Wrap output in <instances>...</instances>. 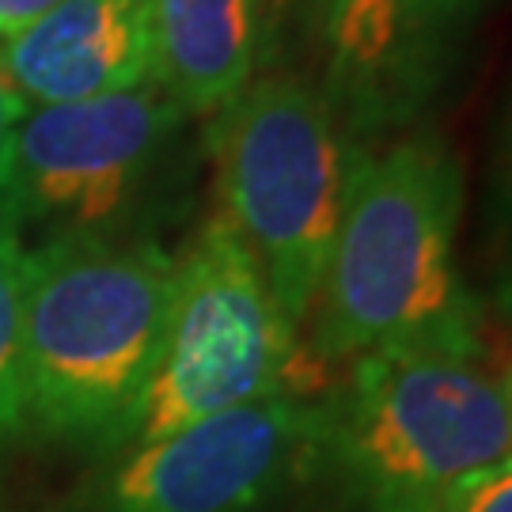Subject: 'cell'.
Wrapping results in <instances>:
<instances>
[{"mask_svg":"<svg viewBox=\"0 0 512 512\" xmlns=\"http://www.w3.org/2000/svg\"><path fill=\"white\" fill-rule=\"evenodd\" d=\"M512 459V395L475 327L361 353L323 403L319 463L365 512H444Z\"/></svg>","mask_w":512,"mask_h":512,"instance_id":"1","label":"cell"},{"mask_svg":"<svg viewBox=\"0 0 512 512\" xmlns=\"http://www.w3.org/2000/svg\"><path fill=\"white\" fill-rule=\"evenodd\" d=\"M463 167L433 133L349 156L346 202L311 311L319 372L361 353L475 327L456 270Z\"/></svg>","mask_w":512,"mask_h":512,"instance_id":"2","label":"cell"},{"mask_svg":"<svg viewBox=\"0 0 512 512\" xmlns=\"http://www.w3.org/2000/svg\"><path fill=\"white\" fill-rule=\"evenodd\" d=\"M175 258L156 243L61 232L27 255V425L46 437L129 444L160 361Z\"/></svg>","mask_w":512,"mask_h":512,"instance_id":"3","label":"cell"},{"mask_svg":"<svg viewBox=\"0 0 512 512\" xmlns=\"http://www.w3.org/2000/svg\"><path fill=\"white\" fill-rule=\"evenodd\" d=\"M220 217L251 247L296 330L308 327L342 220L349 152L338 114L300 76H262L213 114Z\"/></svg>","mask_w":512,"mask_h":512,"instance_id":"4","label":"cell"},{"mask_svg":"<svg viewBox=\"0 0 512 512\" xmlns=\"http://www.w3.org/2000/svg\"><path fill=\"white\" fill-rule=\"evenodd\" d=\"M315 376L258 258L217 213L175 258L164 346L129 448L270 395L308 399Z\"/></svg>","mask_w":512,"mask_h":512,"instance_id":"5","label":"cell"},{"mask_svg":"<svg viewBox=\"0 0 512 512\" xmlns=\"http://www.w3.org/2000/svg\"><path fill=\"white\" fill-rule=\"evenodd\" d=\"M323 403L270 395L129 448L88 512H258L319 463Z\"/></svg>","mask_w":512,"mask_h":512,"instance_id":"6","label":"cell"},{"mask_svg":"<svg viewBox=\"0 0 512 512\" xmlns=\"http://www.w3.org/2000/svg\"><path fill=\"white\" fill-rule=\"evenodd\" d=\"M183 110L152 80L122 92L27 110L16 133L8 209L95 232L122 217Z\"/></svg>","mask_w":512,"mask_h":512,"instance_id":"7","label":"cell"},{"mask_svg":"<svg viewBox=\"0 0 512 512\" xmlns=\"http://www.w3.org/2000/svg\"><path fill=\"white\" fill-rule=\"evenodd\" d=\"M327 103L357 129L410 122L456 61L463 0H311Z\"/></svg>","mask_w":512,"mask_h":512,"instance_id":"8","label":"cell"},{"mask_svg":"<svg viewBox=\"0 0 512 512\" xmlns=\"http://www.w3.org/2000/svg\"><path fill=\"white\" fill-rule=\"evenodd\" d=\"M0 57L31 107L137 88L152 80L148 0H61Z\"/></svg>","mask_w":512,"mask_h":512,"instance_id":"9","label":"cell"},{"mask_svg":"<svg viewBox=\"0 0 512 512\" xmlns=\"http://www.w3.org/2000/svg\"><path fill=\"white\" fill-rule=\"evenodd\" d=\"M152 84L183 114H217L262 61L258 0H148Z\"/></svg>","mask_w":512,"mask_h":512,"instance_id":"10","label":"cell"},{"mask_svg":"<svg viewBox=\"0 0 512 512\" xmlns=\"http://www.w3.org/2000/svg\"><path fill=\"white\" fill-rule=\"evenodd\" d=\"M27 255L19 217L0 205V448L27 429V380H23V304H27Z\"/></svg>","mask_w":512,"mask_h":512,"instance_id":"11","label":"cell"},{"mask_svg":"<svg viewBox=\"0 0 512 512\" xmlns=\"http://www.w3.org/2000/svg\"><path fill=\"white\" fill-rule=\"evenodd\" d=\"M444 512H512V459L463 482Z\"/></svg>","mask_w":512,"mask_h":512,"instance_id":"12","label":"cell"},{"mask_svg":"<svg viewBox=\"0 0 512 512\" xmlns=\"http://www.w3.org/2000/svg\"><path fill=\"white\" fill-rule=\"evenodd\" d=\"M31 103L23 99V92L16 88V80L8 73L4 57H0V190L8 186V175H12V152H16V133L27 118Z\"/></svg>","mask_w":512,"mask_h":512,"instance_id":"13","label":"cell"},{"mask_svg":"<svg viewBox=\"0 0 512 512\" xmlns=\"http://www.w3.org/2000/svg\"><path fill=\"white\" fill-rule=\"evenodd\" d=\"M61 0H0V42L16 38L19 31H27L31 23L54 12Z\"/></svg>","mask_w":512,"mask_h":512,"instance_id":"14","label":"cell"},{"mask_svg":"<svg viewBox=\"0 0 512 512\" xmlns=\"http://www.w3.org/2000/svg\"><path fill=\"white\" fill-rule=\"evenodd\" d=\"M296 0H258V8H262V19H266V27L277 23V19H285L293 12Z\"/></svg>","mask_w":512,"mask_h":512,"instance_id":"15","label":"cell"},{"mask_svg":"<svg viewBox=\"0 0 512 512\" xmlns=\"http://www.w3.org/2000/svg\"><path fill=\"white\" fill-rule=\"evenodd\" d=\"M509 395H512V384H509Z\"/></svg>","mask_w":512,"mask_h":512,"instance_id":"16","label":"cell"}]
</instances>
